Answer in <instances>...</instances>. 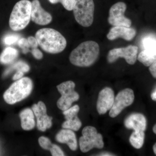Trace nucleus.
Masks as SVG:
<instances>
[{
	"mask_svg": "<svg viewBox=\"0 0 156 156\" xmlns=\"http://www.w3.org/2000/svg\"><path fill=\"white\" fill-rule=\"evenodd\" d=\"M100 52L99 45L93 41L81 43L70 54L71 63L79 67H89L97 60Z\"/></svg>",
	"mask_w": 156,
	"mask_h": 156,
	"instance_id": "nucleus-1",
	"label": "nucleus"
},
{
	"mask_svg": "<svg viewBox=\"0 0 156 156\" xmlns=\"http://www.w3.org/2000/svg\"><path fill=\"white\" fill-rule=\"evenodd\" d=\"M38 44L47 53L56 54L63 51L66 48V39L58 31L52 28L39 30L35 34Z\"/></svg>",
	"mask_w": 156,
	"mask_h": 156,
	"instance_id": "nucleus-2",
	"label": "nucleus"
},
{
	"mask_svg": "<svg viewBox=\"0 0 156 156\" xmlns=\"http://www.w3.org/2000/svg\"><path fill=\"white\" fill-rule=\"evenodd\" d=\"M31 8L32 3L29 0H21L15 4L9 19V26L12 30H22L28 25Z\"/></svg>",
	"mask_w": 156,
	"mask_h": 156,
	"instance_id": "nucleus-3",
	"label": "nucleus"
},
{
	"mask_svg": "<svg viewBox=\"0 0 156 156\" xmlns=\"http://www.w3.org/2000/svg\"><path fill=\"white\" fill-rule=\"evenodd\" d=\"M33 87V84L30 78H21L6 90L3 95L4 100L10 105L21 101L30 95Z\"/></svg>",
	"mask_w": 156,
	"mask_h": 156,
	"instance_id": "nucleus-4",
	"label": "nucleus"
},
{
	"mask_svg": "<svg viewBox=\"0 0 156 156\" xmlns=\"http://www.w3.org/2000/svg\"><path fill=\"white\" fill-rule=\"evenodd\" d=\"M94 10L93 0H76L73 9L76 21L84 27H90L94 20Z\"/></svg>",
	"mask_w": 156,
	"mask_h": 156,
	"instance_id": "nucleus-5",
	"label": "nucleus"
},
{
	"mask_svg": "<svg viewBox=\"0 0 156 156\" xmlns=\"http://www.w3.org/2000/svg\"><path fill=\"white\" fill-rule=\"evenodd\" d=\"M82 136L80 139V146L81 151L87 152L94 148L101 149L104 147L102 135L98 133L95 127L88 126L85 127L82 132Z\"/></svg>",
	"mask_w": 156,
	"mask_h": 156,
	"instance_id": "nucleus-6",
	"label": "nucleus"
},
{
	"mask_svg": "<svg viewBox=\"0 0 156 156\" xmlns=\"http://www.w3.org/2000/svg\"><path fill=\"white\" fill-rule=\"evenodd\" d=\"M75 84L72 81L63 82L57 86L61 96L57 101V106L61 110L64 111L71 106L74 101L80 98V95L74 90Z\"/></svg>",
	"mask_w": 156,
	"mask_h": 156,
	"instance_id": "nucleus-7",
	"label": "nucleus"
},
{
	"mask_svg": "<svg viewBox=\"0 0 156 156\" xmlns=\"http://www.w3.org/2000/svg\"><path fill=\"white\" fill-rule=\"evenodd\" d=\"M138 47L134 45H129L126 48H115L109 51L107 61L112 63L118 58H124L128 64L134 65L137 59Z\"/></svg>",
	"mask_w": 156,
	"mask_h": 156,
	"instance_id": "nucleus-8",
	"label": "nucleus"
},
{
	"mask_svg": "<svg viewBox=\"0 0 156 156\" xmlns=\"http://www.w3.org/2000/svg\"><path fill=\"white\" fill-rule=\"evenodd\" d=\"M127 5L125 3L119 2L112 6L109 11L108 21L111 25L113 26H124L130 27L131 20L125 17Z\"/></svg>",
	"mask_w": 156,
	"mask_h": 156,
	"instance_id": "nucleus-9",
	"label": "nucleus"
},
{
	"mask_svg": "<svg viewBox=\"0 0 156 156\" xmlns=\"http://www.w3.org/2000/svg\"><path fill=\"white\" fill-rule=\"evenodd\" d=\"M134 99V93L132 89L128 88L120 91L115 98L113 105L110 110V116L114 118L119 115L124 109L133 103Z\"/></svg>",
	"mask_w": 156,
	"mask_h": 156,
	"instance_id": "nucleus-10",
	"label": "nucleus"
},
{
	"mask_svg": "<svg viewBox=\"0 0 156 156\" xmlns=\"http://www.w3.org/2000/svg\"><path fill=\"white\" fill-rule=\"evenodd\" d=\"M34 114L37 118V128L40 131H45L52 126V118L47 114V109L45 104L40 101L32 107Z\"/></svg>",
	"mask_w": 156,
	"mask_h": 156,
	"instance_id": "nucleus-11",
	"label": "nucleus"
},
{
	"mask_svg": "<svg viewBox=\"0 0 156 156\" xmlns=\"http://www.w3.org/2000/svg\"><path fill=\"white\" fill-rule=\"evenodd\" d=\"M115 100L114 91L109 87H105L98 94L97 110L99 115H104L110 110Z\"/></svg>",
	"mask_w": 156,
	"mask_h": 156,
	"instance_id": "nucleus-12",
	"label": "nucleus"
},
{
	"mask_svg": "<svg viewBox=\"0 0 156 156\" xmlns=\"http://www.w3.org/2000/svg\"><path fill=\"white\" fill-rule=\"evenodd\" d=\"M31 3V20L40 25L49 24L52 20L51 14L43 9L39 0H33Z\"/></svg>",
	"mask_w": 156,
	"mask_h": 156,
	"instance_id": "nucleus-13",
	"label": "nucleus"
},
{
	"mask_svg": "<svg viewBox=\"0 0 156 156\" xmlns=\"http://www.w3.org/2000/svg\"><path fill=\"white\" fill-rule=\"evenodd\" d=\"M136 30L133 28L124 26H114L107 35L108 40L113 41L118 38H122L127 41H131L136 35Z\"/></svg>",
	"mask_w": 156,
	"mask_h": 156,
	"instance_id": "nucleus-14",
	"label": "nucleus"
},
{
	"mask_svg": "<svg viewBox=\"0 0 156 156\" xmlns=\"http://www.w3.org/2000/svg\"><path fill=\"white\" fill-rule=\"evenodd\" d=\"M126 128L135 131H144L146 129L147 120L145 116L140 113H133L128 116L124 121Z\"/></svg>",
	"mask_w": 156,
	"mask_h": 156,
	"instance_id": "nucleus-15",
	"label": "nucleus"
},
{
	"mask_svg": "<svg viewBox=\"0 0 156 156\" xmlns=\"http://www.w3.org/2000/svg\"><path fill=\"white\" fill-rule=\"evenodd\" d=\"M56 140L60 143L67 144L72 151H75L77 149V141L74 132L69 129H62L56 136Z\"/></svg>",
	"mask_w": 156,
	"mask_h": 156,
	"instance_id": "nucleus-16",
	"label": "nucleus"
},
{
	"mask_svg": "<svg viewBox=\"0 0 156 156\" xmlns=\"http://www.w3.org/2000/svg\"><path fill=\"white\" fill-rule=\"evenodd\" d=\"M138 61L146 66H149L156 61V41L140 52Z\"/></svg>",
	"mask_w": 156,
	"mask_h": 156,
	"instance_id": "nucleus-17",
	"label": "nucleus"
},
{
	"mask_svg": "<svg viewBox=\"0 0 156 156\" xmlns=\"http://www.w3.org/2000/svg\"><path fill=\"white\" fill-rule=\"evenodd\" d=\"M22 129L25 131L32 130L35 126L34 113L32 109H24L20 113Z\"/></svg>",
	"mask_w": 156,
	"mask_h": 156,
	"instance_id": "nucleus-18",
	"label": "nucleus"
},
{
	"mask_svg": "<svg viewBox=\"0 0 156 156\" xmlns=\"http://www.w3.org/2000/svg\"><path fill=\"white\" fill-rule=\"evenodd\" d=\"M18 55V51L16 49L10 47L6 48L0 56V62L2 64H9L13 62Z\"/></svg>",
	"mask_w": 156,
	"mask_h": 156,
	"instance_id": "nucleus-19",
	"label": "nucleus"
},
{
	"mask_svg": "<svg viewBox=\"0 0 156 156\" xmlns=\"http://www.w3.org/2000/svg\"><path fill=\"white\" fill-rule=\"evenodd\" d=\"M145 134L144 131H135L131 134L129 138L131 145L135 148H140L144 143Z\"/></svg>",
	"mask_w": 156,
	"mask_h": 156,
	"instance_id": "nucleus-20",
	"label": "nucleus"
},
{
	"mask_svg": "<svg viewBox=\"0 0 156 156\" xmlns=\"http://www.w3.org/2000/svg\"><path fill=\"white\" fill-rule=\"evenodd\" d=\"M62 128L78 131L82 126V122L77 116L72 119L66 120L62 124Z\"/></svg>",
	"mask_w": 156,
	"mask_h": 156,
	"instance_id": "nucleus-21",
	"label": "nucleus"
},
{
	"mask_svg": "<svg viewBox=\"0 0 156 156\" xmlns=\"http://www.w3.org/2000/svg\"><path fill=\"white\" fill-rule=\"evenodd\" d=\"M30 66L26 62L22 61H18L16 62L15 64L11 66V67L8 69L6 70L5 73H4V75H8L9 73H11L13 70L14 69L17 70V71H21L25 73L28 72L30 70Z\"/></svg>",
	"mask_w": 156,
	"mask_h": 156,
	"instance_id": "nucleus-22",
	"label": "nucleus"
},
{
	"mask_svg": "<svg viewBox=\"0 0 156 156\" xmlns=\"http://www.w3.org/2000/svg\"><path fill=\"white\" fill-rule=\"evenodd\" d=\"M80 107L78 105L70 107L66 110L63 112V114L64 115L65 118L66 120L72 119L77 116V115L80 111Z\"/></svg>",
	"mask_w": 156,
	"mask_h": 156,
	"instance_id": "nucleus-23",
	"label": "nucleus"
},
{
	"mask_svg": "<svg viewBox=\"0 0 156 156\" xmlns=\"http://www.w3.org/2000/svg\"><path fill=\"white\" fill-rule=\"evenodd\" d=\"M53 4L61 3L63 7L67 11H72L74 7L76 0H49Z\"/></svg>",
	"mask_w": 156,
	"mask_h": 156,
	"instance_id": "nucleus-24",
	"label": "nucleus"
},
{
	"mask_svg": "<svg viewBox=\"0 0 156 156\" xmlns=\"http://www.w3.org/2000/svg\"><path fill=\"white\" fill-rule=\"evenodd\" d=\"M38 142L40 146L46 150L50 151L53 144L49 138L44 136L39 137Z\"/></svg>",
	"mask_w": 156,
	"mask_h": 156,
	"instance_id": "nucleus-25",
	"label": "nucleus"
},
{
	"mask_svg": "<svg viewBox=\"0 0 156 156\" xmlns=\"http://www.w3.org/2000/svg\"><path fill=\"white\" fill-rule=\"evenodd\" d=\"M19 40V36L16 34H9L6 35L3 39V42L6 45L14 44Z\"/></svg>",
	"mask_w": 156,
	"mask_h": 156,
	"instance_id": "nucleus-26",
	"label": "nucleus"
},
{
	"mask_svg": "<svg viewBox=\"0 0 156 156\" xmlns=\"http://www.w3.org/2000/svg\"><path fill=\"white\" fill-rule=\"evenodd\" d=\"M18 44L20 48L22 49L23 52V53H26L28 52L29 48L30 47V46L27 41V39L24 38L19 39L18 42Z\"/></svg>",
	"mask_w": 156,
	"mask_h": 156,
	"instance_id": "nucleus-27",
	"label": "nucleus"
},
{
	"mask_svg": "<svg viewBox=\"0 0 156 156\" xmlns=\"http://www.w3.org/2000/svg\"><path fill=\"white\" fill-rule=\"evenodd\" d=\"M51 154L53 156H64L63 152L62 150L56 144H53L52 147L50 150Z\"/></svg>",
	"mask_w": 156,
	"mask_h": 156,
	"instance_id": "nucleus-28",
	"label": "nucleus"
},
{
	"mask_svg": "<svg viewBox=\"0 0 156 156\" xmlns=\"http://www.w3.org/2000/svg\"><path fill=\"white\" fill-rule=\"evenodd\" d=\"M27 39V41L30 46L33 49L37 48L38 44L37 41V39L36 38L34 37H29Z\"/></svg>",
	"mask_w": 156,
	"mask_h": 156,
	"instance_id": "nucleus-29",
	"label": "nucleus"
},
{
	"mask_svg": "<svg viewBox=\"0 0 156 156\" xmlns=\"http://www.w3.org/2000/svg\"><path fill=\"white\" fill-rule=\"evenodd\" d=\"M32 54L34 57L37 59H41L43 57V54L42 52L39 49L34 48L31 51Z\"/></svg>",
	"mask_w": 156,
	"mask_h": 156,
	"instance_id": "nucleus-30",
	"label": "nucleus"
},
{
	"mask_svg": "<svg viewBox=\"0 0 156 156\" xmlns=\"http://www.w3.org/2000/svg\"><path fill=\"white\" fill-rule=\"evenodd\" d=\"M149 71L154 78H156V61L150 66Z\"/></svg>",
	"mask_w": 156,
	"mask_h": 156,
	"instance_id": "nucleus-31",
	"label": "nucleus"
},
{
	"mask_svg": "<svg viewBox=\"0 0 156 156\" xmlns=\"http://www.w3.org/2000/svg\"><path fill=\"white\" fill-rule=\"evenodd\" d=\"M24 74V73L21 71H17V73H15L13 77V80H19L23 76Z\"/></svg>",
	"mask_w": 156,
	"mask_h": 156,
	"instance_id": "nucleus-32",
	"label": "nucleus"
},
{
	"mask_svg": "<svg viewBox=\"0 0 156 156\" xmlns=\"http://www.w3.org/2000/svg\"><path fill=\"white\" fill-rule=\"evenodd\" d=\"M151 98L153 100L156 101V88L151 94Z\"/></svg>",
	"mask_w": 156,
	"mask_h": 156,
	"instance_id": "nucleus-33",
	"label": "nucleus"
},
{
	"mask_svg": "<svg viewBox=\"0 0 156 156\" xmlns=\"http://www.w3.org/2000/svg\"><path fill=\"white\" fill-rule=\"evenodd\" d=\"M153 151L154 153L156 155V143L153 146Z\"/></svg>",
	"mask_w": 156,
	"mask_h": 156,
	"instance_id": "nucleus-34",
	"label": "nucleus"
},
{
	"mask_svg": "<svg viewBox=\"0 0 156 156\" xmlns=\"http://www.w3.org/2000/svg\"><path fill=\"white\" fill-rule=\"evenodd\" d=\"M153 132L156 134V124L154 126L153 128Z\"/></svg>",
	"mask_w": 156,
	"mask_h": 156,
	"instance_id": "nucleus-35",
	"label": "nucleus"
},
{
	"mask_svg": "<svg viewBox=\"0 0 156 156\" xmlns=\"http://www.w3.org/2000/svg\"><path fill=\"white\" fill-rule=\"evenodd\" d=\"M101 156H111L112 155L111 154L108 153H103L102 154H101Z\"/></svg>",
	"mask_w": 156,
	"mask_h": 156,
	"instance_id": "nucleus-36",
	"label": "nucleus"
}]
</instances>
